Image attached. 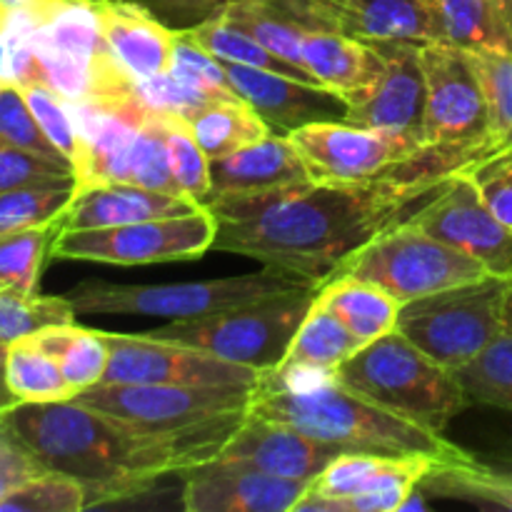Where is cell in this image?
Listing matches in <instances>:
<instances>
[{
  "label": "cell",
  "mask_w": 512,
  "mask_h": 512,
  "mask_svg": "<svg viewBox=\"0 0 512 512\" xmlns=\"http://www.w3.org/2000/svg\"><path fill=\"white\" fill-rule=\"evenodd\" d=\"M463 170L428 148L395 173L365 183H298L253 195L205 200L215 218L213 248L293 270L318 285L333 280L345 258L408 218L445 175Z\"/></svg>",
  "instance_id": "1"
},
{
  "label": "cell",
  "mask_w": 512,
  "mask_h": 512,
  "mask_svg": "<svg viewBox=\"0 0 512 512\" xmlns=\"http://www.w3.org/2000/svg\"><path fill=\"white\" fill-rule=\"evenodd\" d=\"M245 413L190 428H145L70 398L18 403L5 413V423L45 470L78 480L88 508H95L130 498L163 475H183L215 460Z\"/></svg>",
  "instance_id": "2"
},
{
  "label": "cell",
  "mask_w": 512,
  "mask_h": 512,
  "mask_svg": "<svg viewBox=\"0 0 512 512\" xmlns=\"http://www.w3.org/2000/svg\"><path fill=\"white\" fill-rule=\"evenodd\" d=\"M248 410L293 425L345 453L430 458L435 463L468 455L443 433L353 393L333 373L303 365H278L260 373Z\"/></svg>",
  "instance_id": "3"
},
{
  "label": "cell",
  "mask_w": 512,
  "mask_h": 512,
  "mask_svg": "<svg viewBox=\"0 0 512 512\" xmlns=\"http://www.w3.org/2000/svg\"><path fill=\"white\" fill-rule=\"evenodd\" d=\"M333 375L353 393L435 433H443L470 405L455 370L430 358L398 330L365 345Z\"/></svg>",
  "instance_id": "4"
},
{
  "label": "cell",
  "mask_w": 512,
  "mask_h": 512,
  "mask_svg": "<svg viewBox=\"0 0 512 512\" xmlns=\"http://www.w3.org/2000/svg\"><path fill=\"white\" fill-rule=\"evenodd\" d=\"M315 280L285 268L263 265L258 273L230 275V278L188 280V283L123 285L90 278L70 290L75 313L83 315H150V318H198L223 313L238 305L295 290H318Z\"/></svg>",
  "instance_id": "5"
},
{
  "label": "cell",
  "mask_w": 512,
  "mask_h": 512,
  "mask_svg": "<svg viewBox=\"0 0 512 512\" xmlns=\"http://www.w3.org/2000/svg\"><path fill=\"white\" fill-rule=\"evenodd\" d=\"M35 10L33 50L40 83L63 100L118 98L133 80L110 55L98 0H30Z\"/></svg>",
  "instance_id": "6"
},
{
  "label": "cell",
  "mask_w": 512,
  "mask_h": 512,
  "mask_svg": "<svg viewBox=\"0 0 512 512\" xmlns=\"http://www.w3.org/2000/svg\"><path fill=\"white\" fill-rule=\"evenodd\" d=\"M318 290H295L223 313L180 318L163 328L148 330V335L265 373L285 360Z\"/></svg>",
  "instance_id": "7"
},
{
  "label": "cell",
  "mask_w": 512,
  "mask_h": 512,
  "mask_svg": "<svg viewBox=\"0 0 512 512\" xmlns=\"http://www.w3.org/2000/svg\"><path fill=\"white\" fill-rule=\"evenodd\" d=\"M510 278L485 275L400 305L398 333L450 370L483 353L503 333Z\"/></svg>",
  "instance_id": "8"
},
{
  "label": "cell",
  "mask_w": 512,
  "mask_h": 512,
  "mask_svg": "<svg viewBox=\"0 0 512 512\" xmlns=\"http://www.w3.org/2000/svg\"><path fill=\"white\" fill-rule=\"evenodd\" d=\"M335 275L378 285L403 305L453 285L473 283L490 273L473 255L400 220L345 258Z\"/></svg>",
  "instance_id": "9"
},
{
  "label": "cell",
  "mask_w": 512,
  "mask_h": 512,
  "mask_svg": "<svg viewBox=\"0 0 512 512\" xmlns=\"http://www.w3.org/2000/svg\"><path fill=\"white\" fill-rule=\"evenodd\" d=\"M428 105L425 148L448 153L460 165L493 153L488 103L468 50L450 43H418Z\"/></svg>",
  "instance_id": "10"
},
{
  "label": "cell",
  "mask_w": 512,
  "mask_h": 512,
  "mask_svg": "<svg viewBox=\"0 0 512 512\" xmlns=\"http://www.w3.org/2000/svg\"><path fill=\"white\" fill-rule=\"evenodd\" d=\"M215 240V218L205 205L173 218L140 220L113 228L60 230L53 258L103 265H150L203 258Z\"/></svg>",
  "instance_id": "11"
},
{
  "label": "cell",
  "mask_w": 512,
  "mask_h": 512,
  "mask_svg": "<svg viewBox=\"0 0 512 512\" xmlns=\"http://www.w3.org/2000/svg\"><path fill=\"white\" fill-rule=\"evenodd\" d=\"M405 223L473 255L490 275L512 278V230L488 208L465 170L445 175L413 205Z\"/></svg>",
  "instance_id": "12"
},
{
  "label": "cell",
  "mask_w": 512,
  "mask_h": 512,
  "mask_svg": "<svg viewBox=\"0 0 512 512\" xmlns=\"http://www.w3.org/2000/svg\"><path fill=\"white\" fill-rule=\"evenodd\" d=\"M253 390L215 385L98 383L75 395V400L145 428H190L220 415L245 413Z\"/></svg>",
  "instance_id": "13"
},
{
  "label": "cell",
  "mask_w": 512,
  "mask_h": 512,
  "mask_svg": "<svg viewBox=\"0 0 512 512\" xmlns=\"http://www.w3.org/2000/svg\"><path fill=\"white\" fill-rule=\"evenodd\" d=\"M108 365L100 383L150 385H215V388H250L260 373L248 365L215 358L188 345L153 338L148 333H105Z\"/></svg>",
  "instance_id": "14"
},
{
  "label": "cell",
  "mask_w": 512,
  "mask_h": 512,
  "mask_svg": "<svg viewBox=\"0 0 512 512\" xmlns=\"http://www.w3.org/2000/svg\"><path fill=\"white\" fill-rule=\"evenodd\" d=\"M313 183H365L395 173L425 150L373 128L325 120L288 135Z\"/></svg>",
  "instance_id": "15"
},
{
  "label": "cell",
  "mask_w": 512,
  "mask_h": 512,
  "mask_svg": "<svg viewBox=\"0 0 512 512\" xmlns=\"http://www.w3.org/2000/svg\"><path fill=\"white\" fill-rule=\"evenodd\" d=\"M383 55V68L368 90L348 103L345 123L373 128L403 140L410 148L425 150V85L418 43L388 40L373 43Z\"/></svg>",
  "instance_id": "16"
},
{
  "label": "cell",
  "mask_w": 512,
  "mask_h": 512,
  "mask_svg": "<svg viewBox=\"0 0 512 512\" xmlns=\"http://www.w3.org/2000/svg\"><path fill=\"white\" fill-rule=\"evenodd\" d=\"M188 512H293L308 493L305 480L280 478L238 460H210L185 470Z\"/></svg>",
  "instance_id": "17"
},
{
  "label": "cell",
  "mask_w": 512,
  "mask_h": 512,
  "mask_svg": "<svg viewBox=\"0 0 512 512\" xmlns=\"http://www.w3.org/2000/svg\"><path fill=\"white\" fill-rule=\"evenodd\" d=\"M225 73L235 93L253 105L255 113L278 135H290L310 123L345 120L348 115V100L320 83L238 63H225Z\"/></svg>",
  "instance_id": "18"
},
{
  "label": "cell",
  "mask_w": 512,
  "mask_h": 512,
  "mask_svg": "<svg viewBox=\"0 0 512 512\" xmlns=\"http://www.w3.org/2000/svg\"><path fill=\"white\" fill-rule=\"evenodd\" d=\"M340 453L345 450L338 445L323 443L293 425L248 410L218 458L248 463L280 478L313 483Z\"/></svg>",
  "instance_id": "19"
},
{
  "label": "cell",
  "mask_w": 512,
  "mask_h": 512,
  "mask_svg": "<svg viewBox=\"0 0 512 512\" xmlns=\"http://www.w3.org/2000/svg\"><path fill=\"white\" fill-rule=\"evenodd\" d=\"M198 208L200 203L185 195L160 193L135 183H100L75 188L68 208L60 215V223L63 230L113 228L140 220L173 218Z\"/></svg>",
  "instance_id": "20"
},
{
  "label": "cell",
  "mask_w": 512,
  "mask_h": 512,
  "mask_svg": "<svg viewBox=\"0 0 512 512\" xmlns=\"http://www.w3.org/2000/svg\"><path fill=\"white\" fill-rule=\"evenodd\" d=\"M110 55L130 80L168 73L175 33L135 0H98Z\"/></svg>",
  "instance_id": "21"
},
{
  "label": "cell",
  "mask_w": 512,
  "mask_h": 512,
  "mask_svg": "<svg viewBox=\"0 0 512 512\" xmlns=\"http://www.w3.org/2000/svg\"><path fill=\"white\" fill-rule=\"evenodd\" d=\"M310 175L288 135L270 133L225 158L210 160V198L253 195L308 183Z\"/></svg>",
  "instance_id": "22"
},
{
  "label": "cell",
  "mask_w": 512,
  "mask_h": 512,
  "mask_svg": "<svg viewBox=\"0 0 512 512\" xmlns=\"http://www.w3.org/2000/svg\"><path fill=\"white\" fill-rule=\"evenodd\" d=\"M300 60L315 83L343 95L348 103L368 90L383 68V55L373 43L330 28L305 33Z\"/></svg>",
  "instance_id": "23"
},
{
  "label": "cell",
  "mask_w": 512,
  "mask_h": 512,
  "mask_svg": "<svg viewBox=\"0 0 512 512\" xmlns=\"http://www.w3.org/2000/svg\"><path fill=\"white\" fill-rule=\"evenodd\" d=\"M345 33L365 43H445L435 0H345Z\"/></svg>",
  "instance_id": "24"
},
{
  "label": "cell",
  "mask_w": 512,
  "mask_h": 512,
  "mask_svg": "<svg viewBox=\"0 0 512 512\" xmlns=\"http://www.w3.org/2000/svg\"><path fill=\"white\" fill-rule=\"evenodd\" d=\"M420 490H430L435 498L512 510V453L498 460H478L468 453L460 460L435 463Z\"/></svg>",
  "instance_id": "25"
},
{
  "label": "cell",
  "mask_w": 512,
  "mask_h": 512,
  "mask_svg": "<svg viewBox=\"0 0 512 512\" xmlns=\"http://www.w3.org/2000/svg\"><path fill=\"white\" fill-rule=\"evenodd\" d=\"M315 300L338 315L365 345L398 328V300L365 280L335 275L318 290Z\"/></svg>",
  "instance_id": "26"
},
{
  "label": "cell",
  "mask_w": 512,
  "mask_h": 512,
  "mask_svg": "<svg viewBox=\"0 0 512 512\" xmlns=\"http://www.w3.org/2000/svg\"><path fill=\"white\" fill-rule=\"evenodd\" d=\"M363 348V340L338 315L315 300L280 365H303V368L335 373L345 360Z\"/></svg>",
  "instance_id": "27"
},
{
  "label": "cell",
  "mask_w": 512,
  "mask_h": 512,
  "mask_svg": "<svg viewBox=\"0 0 512 512\" xmlns=\"http://www.w3.org/2000/svg\"><path fill=\"white\" fill-rule=\"evenodd\" d=\"M188 123L210 160L225 158V155L235 153L250 143H258L273 133L265 125V120L255 113L253 105L245 103L240 95L213 100L200 113H195Z\"/></svg>",
  "instance_id": "28"
},
{
  "label": "cell",
  "mask_w": 512,
  "mask_h": 512,
  "mask_svg": "<svg viewBox=\"0 0 512 512\" xmlns=\"http://www.w3.org/2000/svg\"><path fill=\"white\" fill-rule=\"evenodd\" d=\"M30 338L58 360L65 380L73 385L75 393H83L85 388H93L103 380L105 365H108V343L103 338V330L68 323L50 325Z\"/></svg>",
  "instance_id": "29"
},
{
  "label": "cell",
  "mask_w": 512,
  "mask_h": 512,
  "mask_svg": "<svg viewBox=\"0 0 512 512\" xmlns=\"http://www.w3.org/2000/svg\"><path fill=\"white\" fill-rule=\"evenodd\" d=\"M5 380L20 403H55L78 395L65 380L58 360L45 353L30 335L8 343Z\"/></svg>",
  "instance_id": "30"
},
{
  "label": "cell",
  "mask_w": 512,
  "mask_h": 512,
  "mask_svg": "<svg viewBox=\"0 0 512 512\" xmlns=\"http://www.w3.org/2000/svg\"><path fill=\"white\" fill-rule=\"evenodd\" d=\"M190 40L200 45V48L208 50L215 58L225 60V63H238L248 65V68H263L273 70V73L293 75V78H303L315 83L303 68L288 63L285 58L275 55L273 50L265 48L253 33H248L245 28H240L238 23H233L225 15H218V18H210L205 23L195 25V28L183 30Z\"/></svg>",
  "instance_id": "31"
},
{
  "label": "cell",
  "mask_w": 512,
  "mask_h": 512,
  "mask_svg": "<svg viewBox=\"0 0 512 512\" xmlns=\"http://www.w3.org/2000/svg\"><path fill=\"white\" fill-rule=\"evenodd\" d=\"M445 43L463 50H512V30L488 0H435Z\"/></svg>",
  "instance_id": "32"
},
{
  "label": "cell",
  "mask_w": 512,
  "mask_h": 512,
  "mask_svg": "<svg viewBox=\"0 0 512 512\" xmlns=\"http://www.w3.org/2000/svg\"><path fill=\"white\" fill-rule=\"evenodd\" d=\"M60 230L63 223L58 218L53 223L0 235V290L15 288L35 293L40 270L45 258L53 253V243Z\"/></svg>",
  "instance_id": "33"
},
{
  "label": "cell",
  "mask_w": 512,
  "mask_h": 512,
  "mask_svg": "<svg viewBox=\"0 0 512 512\" xmlns=\"http://www.w3.org/2000/svg\"><path fill=\"white\" fill-rule=\"evenodd\" d=\"M75 305L70 298L58 295H38L28 290H0V343L33 335L50 325L75 323Z\"/></svg>",
  "instance_id": "34"
},
{
  "label": "cell",
  "mask_w": 512,
  "mask_h": 512,
  "mask_svg": "<svg viewBox=\"0 0 512 512\" xmlns=\"http://www.w3.org/2000/svg\"><path fill=\"white\" fill-rule=\"evenodd\" d=\"M470 403L493 405L512 413V333H500L470 363L455 370Z\"/></svg>",
  "instance_id": "35"
},
{
  "label": "cell",
  "mask_w": 512,
  "mask_h": 512,
  "mask_svg": "<svg viewBox=\"0 0 512 512\" xmlns=\"http://www.w3.org/2000/svg\"><path fill=\"white\" fill-rule=\"evenodd\" d=\"M488 103L495 150L512 145V50H468Z\"/></svg>",
  "instance_id": "36"
},
{
  "label": "cell",
  "mask_w": 512,
  "mask_h": 512,
  "mask_svg": "<svg viewBox=\"0 0 512 512\" xmlns=\"http://www.w3.org/2000/svg\"><path fill=\"white\" fill-rule=\"evenodd\" d=\"M88 508V493L75 478L63 473H45L25 480L0 500V512H80Z\"/></svg>",
  "instance_id": "37"
},
{
  "label": "cell",
  "mask_w": 512,
  "mask_h": 512,
  "mask_svg": "<svg viewBox=\"0 0 512 512\" xmlns=\"http://www.w3.org/2000/svg\"><path fill=\"white\" fill-rule=\"evenodd\" d=\"M78 185H40L0 193V235L58 220Z\"/></svg>",
  "instance_id": "38"
},
{
  "label": "cell",
  "mask_w": 512,
  "mask_h": 512,
  "mask_svg": "<svg viewBox=\"0 0 512 512\" xmlns=\"http://www.w3.org/2000/svg\"><path fill=\"white\" fill-rule=\"evenodd\" d=\"M163 123L170 165H173L180 193L203 205L210 195V158L200 148L188 120L178 115H163Z\"/></svg>",
  "instance_id": "39"
},
{
  "label": "cell",
  "mask_w": 512,
  "mask_h": 512,
  "mask_svg": "<svg viewBox=\"0 0 512 512\" xmlns=\"http://www.w3.org/2000/svg\"><path fill=\"white\" fill-rule=\"evenodd\" d=\"M128 183L143 185V188L150 190H160V193L183 195L178 188V180L173 175V165H170L163 115L153 113V110H150L143 128H140L138 143H135L133 150V160H130Z\"/></svg>",
  "instance_id": "40"
},
{
  "label": "cell",
  "mask_w": 512,
  "mask_h": 512,
  "mask_svg": "<svg viewBox=\"0 0 512 512\" xmlns=\"http://www.w3.org/2000/svg\"><path fill=\"white\" fill-rule=\"evenodd\" d=\"M40 185H78L73 165L0 140V193Z\"/></svg>",
  "instance_id": "41"
},
{
  "label": "cell",
  "mask_w": 512,
  "mask_h": 512,
  "mask_svg": "<svg viewBox=\"0 0 512 512\" xmlns=\"http://www.w3.org/2000/svg\"><path fill=\"white\" fill-rule=\"evenodd\" d=\"M0 140L30 150V153L45 155L50 160L68 163L63 153L50 143L48 135L43 133L28 100H25L23 88L15 83L0 85Z\"/></svg>",
  "instance_id": "42"
},
{
  "label": "cell",
  "mask_w": 512,
  "mask_h": 512,
  "mask_svg": "<svg viewBox=\"0 0 512 512\" xmlns=\"http://www.w3.org/2000/svg\"><path fill=\"white\" fill-rule=\"evenodd\" d=\"M133 93L153 113L178 115V118L185 120L193 118L195 113H200L213 100L230 98V95L208 93V90L183 83L173 73H158L143 80H133Z\"/></svg>",
  "instance_id": "43"
},
{
  "label": "cell",
  "mask_w": 512,
  "mask_h": 512,
  "mask_svg": "<svg viewBox=\"0 0 512 512\" xmlns=\"http://www.w3.org/2000/svg\"><path fill=\"white\" fill-rule=\"evenodd\" d=\"M168 73H173L175 78L183 80V83L208 90V93L238 95L233 90V85H230L223 60L210 55L205 48H200V45L195 43V40H190L183 30L175 33Z\"/></svg>",
  "instance_id": "44"
},
{
  "label": "cell",
  "mask_w": 512,
  "mask_h": 512,
  "mask_svg": "<svg viewBox=\"0 0 512 512\" xmlns=\"http://www.w3.org/2000/svg\"><path fill=\"white\" fill-rule=\"evenodd\" d=\"M20 88H23L25 100H28L30 110H33L35 120L40 123L43 133L48 135L50 143L63 153V158L68 160L75 170V158H78V133H75L68 103L45 83H28L20 85Z\"/></svg>",
  "instance_id": "45"
},
{
  "label": "cell",
  "mask_w": 512,
  "mask_h": 512,
  "mask_svg": "<svg viewBox=\"0 0 512 512\" xmlns=\"http://www.w3.org/2000/svg\"><path fill=\"white\" fill-rule=\"evenodd\" d=\"M488 208L512 230V145L493 150L465 165Z\"/></svg>",
  "instance_id": "46"
},
{
  "label": "cell",
  "mask_w": 512,
  "mask_h": 512,
  "mask_svg": "<svg viewBox=\"0 0 512 512\" xmlns=\"http://www.w3.org/2000/svg\"><path fill=\"white\" fill-rule=\"evenodd\" d=\"M135 3L145 5L155 18L173 30H188L205 20L218 18L238 0H135Z\"/></svg>",
  "instance_id": "47"
},
{
  "label": "cell",
  "mask_w": 512,
  "mask_h": 512,
  "mask_svg": "<svg viewBox=\"0 0 512 512\" xmlns=\"http://www.w3.org/2000/svg\"><path fill=\"white\" fill-rule=\"evenodd\" d=\"M45 473L43 465L33 458L28 448L23 443L8 433L0 438V500L8 493H13L18 485H23L25 480L35 478V475Z\"/></svg>",
  "instance_id": "48"
},
{
  "label": "cell",
  "mask_w": 512,
  "mask_h": 512,
  "mask_svg": "<svg viewBox=\"0 0 512 512\" xmlns=\"http://www.w3.org/2000/svg\"><path fill=\"white\" fill-rule=\"evenodd\" d=\"M5 353H8V343H0V413H8L20 403L13 390L8 388V380H5Z\"/></svg>",
  "instance_id": "49"
},
{
  "label": "cell",
  "mask_w": 512,
  "mask_h": 512,
  "mask_svg": "<svg viewBox=\"0 0 512 512\" xmlns=\"http://www.w3.org/2000/svg\"><path fill=\"white\" fill-rule=\"evenodd\" d=\"M8 83H15L13 60H10L8 45H5L3 35H0V85H8ZM15 85H18V83H15Z\"/></svg>",
  "instance_id": "50"
},
{
  "label": "cell",
  "mask_w": 512,
  "mask_h": 512,
  "mask_svg": "<svg viewBox=\"0 0 512 512\" xmlns=\"http://www.w3.org/2000/svg\"><path fill=\"white\" fill-rule=\"evenodd\" d=\"M503 330L505 333H512V278H510L508 293H505V303H503Z\"/></svg>",
  "instance_id": "51"
},
{
  "label": "cell",
  "mask_w": 512,
  "mask_h": 512,
  "mask_svg": "<svg viewBox=\"0 0 512 512\" xmlns=\"http://www.w3.org/2000/svg\"><path fill=\"white\" fill-rule=\"evenodd\" d=\"M488 3L493 5L500 15H503V20L510 25V30H512V0H488Z\"/></svg>",
  "instance_id": "52"
},
{
  "label": "cell",
  "mask_w": 512,
  "mask_h": 512,
  "mask_svg": "<svg viewBox=\"0 0 512 512\" xmlns=\"http://www.w3.org/2000/svg\"><path fill=\"white\" fill-rule=\"evenodd\" d=\"M25 0H0V8L8 10V8H15V5H23Z\"/></svg>",
  "instance_id": "53"
},
{
  "label": "cell",
  "mask_w": 512,
  "mask_h": 512,
  "mask_svg": "<svg viewBox=\"0 0 512 512\" xmlns=\"http://www.w3.org/2000/svg\"><path fill=\"white\" fill-rule=\"evenodd\" d=\"M323 3H330V5H335V8H340L343 10V15H345V0H323ZM345 33V30H343Z\"/></svg>",
  "instance_id": "54"
},
{
  "label": "cell",
  "mask_w": 512,
  "mask_h": 512,
  "mask_svg": "<svg viewBox=\"0 0 512 512\" xmlns=\"http://www.w3.org/2000/svg\"><path fill=\"white\" fill-rule=\"evenodd\" d=\"M8 433V423H5V413H0V438Z\"/></svg>",
  "instance_id": "55"
},
{
  "label": "cell",
  "mask_w": 512,
  "mask_h": 512,
  "mask_svg": "<svg viewBox=\"0 0 512 512\" xmlns=\"http://www.w3.org/2000/svg\"><path fill=\"white\" fill-rule=\"evenodd\" d=\"M0 15H3V8H0Z\"/></svg>",
  "instance_id": "56"
}]
</instances>
